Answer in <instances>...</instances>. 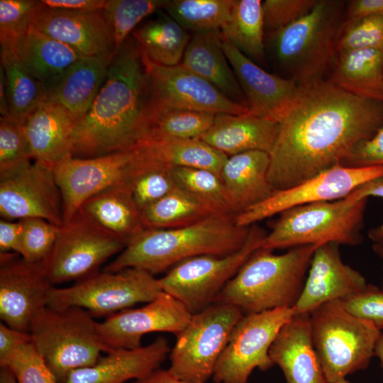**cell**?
Returning <instances> with one entry per match:
<instances>
[{
	"instance_id": "obj_1",
	"label": "cell",
	"mask_w": 383,
	"mask_h": 383,
	"mask_svg": "<svg viewBox=\"0 0 383 383\" xmlns=\"http://www.w3.org/2000/svg\"><path fill=\"white\" fill-rule=\"evenodd\" d=\"M383 126V102L343 91L328 79L301 86L279 122L268 179L282 190L341 165Z\"/></svg>"
},
{
	"instance_id": "obj_2",
	"label": "cell",
	"mask_w": 383,
	"mask_h": 383,
	"mask_svg": "<svg viewBox=\"0 0 383 383\" xmlns=\"http://www.w3.org/2000/svg\"><path fill=\"white\" fill-rule=\"evenodd\" d=\"M149 104L143 57L129 35L112 57L102 86L76 126L72 157H94L138 147L149 133Z\"/></svg>"
},
{
	"instance_id": "obj_3",
	"label": "cell",
	"mask_w": 383,
	"mask_h": 383,
	"mask_svg": "<svg viewBox=\"0 0 383 383\" xmlns=\"http://www.w3.org/2000/svg\"><path fill=\"white\" fill-rule=\"evenodd\" d=\"M235 217L215 214L184 227L145 229L127 244L104 272L133 267L155 274L188 258L233 253L245 243L250 227L238 226Z\"/></svg>"
},
{
	"instance_id": "obj_4",
	"label": "cell",
	"mask_w": 383,
	"mask_h": 383,
	"mask_svg": "<svg viewBox=\"0 0 383 383\" xmlns=\"http://www.w3.org/2000/svg\"><path fill=\"white\" fill-rule=\"evenodd\" d=\"M321 244L290 248L276 255L259 248L226 284L213 303L238 307L243 313L293 308L304 288L314 251Z\"/></svg>"
},
{
	"instance_id": "obj_5",
	"label": "cell",
	"mask_w": 383,
	"mask_h": 383,
	"mask_svg": "<svg viewBox=\"0 0 383 383\" xmlns=\"http://www.w3.org/2000/svg\"><path fill=\"white\" fill-rule=\"evenodd\" d=\"M345 6L342 0H317L300 19L267 33L268 49L284 77L299 86L326 79L337 58L336 36Z\"/></svg>"
},
{
	"instance_id": "obj_6",
	"label": "cell",
	"mask_w": 383,
	"mask_h": 383,
	"mask_svg": "<svg viewBox=\"0 0 383 383\" xmlns=\"http://www.w3.org/2000/svg\"><path fill=\"white\" fill-rule=\"evenodd\" d=\"M28 332L58 383L72 372L94 365L104 352L97 322L79 307L45 306L33 316Z\"/></svg>"
},
{
	"instance_id": "obj_7",
	"label": "cell",
	"mask_w": 383,
	"mask_h": 383,
	"mask_svg": "<svg viewBox=\"0 0 383 383\" xmlns=\"http://www.w3.org/2000/svg\"><path fill=\"white\" fill-rule=\"evenodd\" d=\"M309 314L313 345L328 383L369 366L380 330L348 312L339 300L321 304Z\"/></svg>"
},
{
	"instance_id": "obj_8",
	"label": "cell",
	"mask_w": 383,
	"mask_h": 383,
	"mask_svg": "<svg viewBox=\"0 0 383 383\" xmlns=\"http://www.w3.org/2000/svg\"><path fill=\"white\" fill-rule=\"evenodd\" d=\"M367 200L350 203L344 198L289 209L279 213L261 248L274 250L328 242L357 245L362 242Z\"/></svg>"
},
{
	"instance_id": "obj_9",
	"label": "cell",
	"mask_w": 383,
	"mask_h": 383,
	"mask_svg": "<svg viewBox=\"0 0 383 383\" xmlns=\"http://www.w3.org/2000/svg\"><path fill=\"white\" fill-rule=\"evenodd\" d=\"M243 316L238 307L216 302L192 314L170 350V372L186 382L206 383Z\"/></svg>"
},
{
	"instance_id": "obj_10",
	"label": "cell",
	"mask_w": 383,
	"mask_h": 383,
	"mask_svg": "<svg viewBox=\"0 0 383 383\" xmlns=\"http://www.w3.org/2000/svg\"><path fill=\"white\" fill-rule=\"evenodd\" d=\"M148 271L126 268L96 272L65 288L52 289L48 306L79 307L94 316H109L139 303H148L163 291L160 279Z\"/></svg>"
},
{
	"instance_id": "obj_11",
	"label": "cell",
	"mask_w": 383,
	"mask_h": 383,
	"mask_svg": "<svg viewBox=\"0 0 383 383\" xmlns=\"http://www.w3.org/2000/svg\"><path fill=\"white\" fill-rule=\"evenodd\" d=\"M267 234L254 224L238 251L224 256L200 255L177 263L160 279L162 291L180 301L192 314L204 309L213 304L226 284L262 247Z\"/></svg>"
},
{
	"instance_id": "obj_12",
	"label": "cell",
	"mask_w": 383,
	"mask_h": 383,
	"mask_svg": "<svg viewBox=\"0 0 383 383\" xmlns=\"http://www.w3.org/2000/svg\"><path fill=\"white\" fill-rule=\"evenodd\" d=\"M126 245L123 239L78 211L60 227L52 251L43 260L46 273L53 285L79 281L97 272L107 259Z\"/></svg>"
},
{
	"instance_id": "obj_13",
	"label": "cell",
	"mask_w": 383,
	"mask_h": 383,
	"mask_svg": "<svg viewBox=\"0 0 383 383\" xmlns=\"http://www.w3.org/2000/svg\"><path fill=\"white\" fill-rule=\"evenodd\" d=\"M292 308L248 313L233 328L212 376L214 383H247L252 372L274 365L270 348L282 327L294 316Z\"/></svg>"
},
{
	"instance_id": "obj_14",
	"label": "cell",
	"mask_w": 383,
	"mask_h": 383,
	"mask_svg": "<svg viewBox=\"0 0 383 383\" xmlns=\"http://www.w3.org/2000/svg\"><path fill=\"white\" fill-rule=\"evenodd\" d=\"M143 57L148 77L150 123L155 115L170 109L213 114L249 113L247 106L229 99L181 64L163 66L151 62L143 55Z\"/></svg>"
},
{
	"instance_id": "obj_15",
	"label": "cell",
	"mask_w": 383,
	"mask_h": 383,
	"mask_svg": "<svg viewBox=\"0 0 383 383\" xmlns=\"http://www.w3.org/2000/svg\"><path fill=\"white\" fill-rule=\"evenodd\" d=\"M381 177L383 165L351 168L339 165L296 186L274 191L267 199L235 216V222L250 227L293 207L344 199L359 186Z\"/></svg>"
},
{
	"instance_id": "obj_16",
	"label": "cell",
	"mask_w": 383,
	"mask_h": 383,
	"mask_svg": "<svg viewBox=\"0 0 383 383\" xmlns=\"http://www.w3.org/2000/svg\"><path fill=\"white\" fill-rule=\"evenodd\" d=\"M0 216L9 221L39 218L62 226L63 201L52 170L30 161L0 173Z\"/></svg>"
},
{
	"instance_id": "obj_17",
	"label": "cell",
	"mask_w": 383,
	"mask_h": 383,
	"mask_svg": "<svg viewBox=\"0 0 383 383\" xmlns=\"http://www.w3.org/2000/svg\"><path fill=\"white\" fill-rule=\"evenodd\" d=\"M139 150L140 145L99 157H70L56 164L52 170L62 197L64 223L92 196L125 183Z\"/></svg>"
},
{
	"instance_id": "obj_18",
	"label": "cell",
	"mask_w": 383,
	"mask_h": 383,
	"mask_svg": "<svg viewBox=\"0 0 383 383\" xmlns=\"http://www.w3.org/2000/svg\"><path fill=\"white\" fill-rule=\"evenodd\" d=\"M53 288L43 261L0 253V318L8 326L28 332L33 316L48 306Z\"/></svg>"
},
{
	"instance_id": "obj_19",
	"label": "cell",
	"mask_w": 383,
	"mask_h": 383,
	"mask_svg": "<svg viewBox=\"0 0 383 383\" xmlns=\"http://www.w3.org/2000/svg\"><path fill=\"white\" fill-rule=\"evenodd\" d=\"M192 313L178 300L162 292L152 301L137 309H127L97 323L104 352L135 349L142 346V337L152 332L178 335L189 323Z\"/></svg>"
},
{
	"instance_id": "obj_20",
	"label": "cell",
	"mask_w": 383,
	"mask_h": 383,
	"mask_svg": "<svg viewBox=\"0 0 383 383\" xmlns=\"http://www.w3.org/2000/svg\"><path fill=\"white\" fill-rule=\"evenodd\" d=\"M30 27L84 57L111 58L116 51L113 30L103 10L74 11L51 9L42 3L33 13Z\"/></svg>"
},
{
	"instance_id": "obj_21",
	"label": "cell",
	"mask_w": 383,
	"mask_h": 383,
	"mask_svg": "<svg viewBox=\"0 0 383 383\" xmlns=\"http://www.w3.org/2000/svg\"><path fill=\"white\" fill-rule=\"evenodd\" d=\"M221 45L244 94L249 113L279 123L301 86L264 70L228 42L221 32Z\"/></svg>"
},
{
	"instance_id": "obj_22",
	"label": "cell",
	"mask_w": 383,
	"mask_h": 383,
	"mask_svg": "<svg viewBox=\"0 0 383 383\" xmlns=\"http://www.w3.org/2000/svg\"><path fill=\"white\" fill-rule=\"evenodd\" d=\"M337 243L318 246L313 255L301 294L292 308L294 314L311 312L318 306L364 289L363 275L345 264Z\"/></svg>"
},
{
	"instance_id": "obj_23",
	"label": "cell",
	"mask_w": 383,
	"mask_h": 383,
	"mask_svg": "<svg viewBox=\"0 0 383 383\" xmlns=\"http://www.w3.org/2000/svg\"><path fill=\"white\" fill-rule=\"evenodd\" d=\"M171 348L165 337L135 349H115L89 367L72 372L64 383H124L160 368Z\"/></svg>"
},
{
	"instance_id": "obj_24",
	"label": "cell",
	"mask_w": 383,
	"mask_h": 383,
	"mask_svg": "<svg viewBox=\"0 0 383 383\" xmlns=\"http://www.w3.org/2000/svg\"><path fill=\"white\" fill-rule=\"evenodd\" d=\"M269 355L286 383H328L313 345L309 313L294 314L279 331Z\"/></svg>"
},
{
	"instance_id": "obj_25",
	"label": "cell",
	"mask_w": 383,
	"mask_h": 383,
	"mask_svg": "<svg viewBox=\"0 0 383 383\" xmlns=\"http://www.w3.org/2000/svg\"><path fill=\"white\" fill-rule=\"evenodd\" d=\"M77 121L62 106L45 101L25 122L32 160L50 168L72 157Z\"/></svg>"
},
{
	"instance_id": "obj_26",
	"label": "cell",
	"mask_w": 383,
	"mask_h": 383,
	"mask_svg": "<svg viewBox=\"0 0 383 383\" xmlns=\"http://www.w3.org/2000/svg\"><path fill=\"white\" fill-rule=\"evenodd\" d=\"M111 58L84 57L75 61L44 84L46 100L62 106L78 123L102 86Z\"/></svg>"
},
{
	"instance_id": "obj_27",
	"label": "cell",
	"mask_w": 383,
	"mask_h": 383,
	"mask_svg": "<svg viewBox=\"0 0 383 383\" xmlns=\"http://www.w3.org/2000/svg\"><path fill=\"white\" fill-rule=\"evenodd\" d=\"M279 131V123L245 114H216L213 125L199 138L228 157L260 150L270 153Z\"/></svg>"
},
{
	"instance_id": "obj_28",
	"label": "cell",
	"mask_w": 383,
	"mask_h": 383,
	"mask_svg": "<svg viewBox=\"0 0 383 383\" xmlns=\"http://www.w3.org/2000/svg\"><path fill=\"white\" fill-rule=\"evenodd\" d=\"M270 153L252 150L228 156L220 176L235 216L270 197L275 191L268 179Z\"/></svg>"
},
{
	"instance_id": "obj_29",
	"label": "cell",
	"mask_w": 383,
	"mask_h": 383,
	"mask_svg": "<svg viewBox=\"0 0 383 383\" xmlns=\"http://www.w3.org/2000/svg\"><path fill=\"white\" fill-rule=\"evenodd\" d=\"M127 244L145 229L143 212L125 183L110 187L88 199L78 211Z\"/></svg>"
},
{
	"instance_id": "obj_30",
	"label": "cell",
	"mask_w": 383,
	"mask_h": 383,
	"mask_svg": "<svg viewBox=\"0 0 383 383\" xmlns=\"http://www.w3.org/2000/svg\"><path fill=\"white\" fill-rule=\"evenodd\" d=\"M181 65L229 99L248 107L237 77L221 48V31L194 33Z\"/></svg>"
},
{
	"instance_id": "obj_31",
	"label": "cell",
	"mask_w": 383,
	"mask_h": 383,
	"mask_svg": "<svg viewBox=\"0 0 383 383\" xmlns=\"http://www.w3.org/2000/svg\"><path fill=\"white\" fill-rule=\"evenodd\" d=\"M327 79L350 94L383 102V49L338 52Z\"/></svg>"
},
{
	"instance_id": "obj_32",
	"label": "cell",
	"mask_w": 383,
	"mask_h": 383,
	"mask_svg": "<svg viewBox=\"0 0 383 383\" xmlns=\"http://www.w3.org/2000/svg\"><path fill=\"white\" fill-rule=\"evenodd\" d=\"M11 48L29 72L43 84L84 57L68 45L31 27Z\"/></svg>"
},
{
	"instance_id": "obj_33",
	"label": "cell",
	"mask_w": 383,
	"mask_h": 383,
	"mask_svg": "<svg viewBox=\"0 0 383 383\" xmlns=\"http://www.w3.org/2000/svg\"><path fill=\"white\" fill-rule=\"evenodd\" d=\"M133 30L131 35L142 54L151 62L163 66L179 65L190 40L187 30L166 12Z\"/></svg>"
},
{
	"instance_id": "obj_34",
	"label": "cell",
	"mask_w": 383,
	"mask_h": 383,
	"mask_svg": "<svg viewBox=\"0 0 383 383\" xmlns=\"http://www.w3.org/2000/svg\"><path fill=\"white\" fill-rule=\"evenodd\" d=\"M262 1L233 0L223 36L258 65L265 64V28Z\"/></svg>"
},
{
	"instance_id": "obj_35",
	"label": "cell",
	"mask_w": 383,
	"mask_h": 383,
	"mask_svg": "<svg viewBox=\"0 0 383 383\" xmlns=\"http://www.w3.org/2000/svg\"><path fill=\"white\" fill-rule=\"evenodd\" d=\"M11 117L25 123L29 116L46 101L45 84L24 67L14 50L1 45Z\"/></svg>"
},
{
	"instance_id": "obj_36",
	"label": "cell",
	"mask_w": 383,
	"mask_h": 383,
	"mask_svg": "<svg viewBox=\"0 0 383 383\" xmlns=\"http://www.w3.org/2000/svg\"><path fill=\"white\" fill-rule=\"evenodd\" d=\"M126 184L142 212L176 187L172 166L155 156L143 144L140 145Z\"/></svg>"
},
{
	"instance_id": "obj_37",
	"label": "cell",
	"mask_w": 383,
	"mask_h": 383,
	"mask_svg": "<svg viewBox=\"0 0 383 383\" xmlns=\"http://www.w3.org/2000/svg\"><path fill=\"white\" fill-rule=\"evenodd\" d=\"M219 214L204 201L175 187L143 211L147 228L170 229L187 226Z\"/></svg>"
},
{
	"instance_id": "obj_38",
	"label": "cell",
	"mask_w": 383,
	"mask_h": 383,
	"mask_svg": "<svg viewBox=\"0 0 383 383\" xmlns=\"http://www.w3.org/2000/svg\"><path fill=\"white\" fill-rule=\"evenodd\" d=\"M141 144L172 167L204 169L219 174L228 157L199 138H167Z\"/></svg>"
},
{
	"instance_id": "obj_39",
	"label": "cell",
	"mask_w": 383,
	"mask_h": 383,
	"mask_svg": "<svg viewBox=\"0 0 383 383\" xmlns=\"http://www.w3.org/2000/svg\"><path fill=\"white\" fill-rule=\"evenodd\" d=\"M233 0H173L163 10L194 33L221 31L228 21Z\"/></svg>"
},
{
	"instance_id": "obj_40",
	"label": "cell",
	"mask_w": 383,
	"mask_h": 383,
	"mask_svg": "<svg viewBox=\"0 0 383 383\" xmlns=\"http://www.w3.org/2000/svg\"><path fill=\"white\" fill-rule=\"evenodd\" d=\"M216 114L185 109H170L152 119L145 141L167 138H199L213 123Z\"/></svg>"
},
{
	"instance_id": "obj_41",
	"label": "cell",
	"mask_w": 383,
	"mask_h": 383,
	"mask_svg": "<svg viewBox=\"0 0 383 383\" xmlns=\"http://www.w3.org/2000/svg\"><path fill=\"white\" fill-rule=\"evenodd\" d=\"M172 174L177 187L204 201L219 214L235 215L219 174L184 167H172Z\"/></svg>"
},
{
	"instance_id": "obj_42",
	"label": "cell",
	"mask_w": 383,
	"mask_h": 383,
	"mask_svg": "<svg viewBox=\"0 0 383 383\" xmlns=\"http://www.w3.org/2000/svg\"><path fill=\"white\" fill-rule=\"evenodd\" d=\"M170 0H108L103 13L112 28L116 50L148 16L164 9Z\"/></svg>"
},
{
	"instance_id": "obj_43",
	"label": "cell",
	"mask_w": 383,
	"mask_h": 383,
	"mask_svg": "<svg viewBox=\"0 0 383 383\" xmlns=\"http://www.w3.org/2000/svg\"><path fill=\"white\" fill-rule=\"evenodd\" d=\"M336 50L383 49V13L343 19L336 36Z\"/></svg>"
},
{
	"instance_id": "obj_44",
	"label": "cell",
	"mask_w": 383,
	"mask_h": 383,
	"mask_svg": "<svg viewBox=\"0 0 383 383\" xmlns=\"http://www.w3.org/2000/svg\"><path fill=\"white\" fill-rule=\"evenodd\" d=\"M25 123L12 118H0V173L33 161Z\"/></svg>"
},
{
	"instance_id": "obj_45",
	"label": "cell",
	"mask_w": 383,
	"mask_h": 383,
	"mask_svg": "<svg viewBox=\"0 0 383 383\" xmlns=\"http://www.w3.org/2000/svg\"><path fill=\"white\" fill-rule=\"evenodd\" d=\"M19 221L22 225L19 255L30 262L45 260L55 244L61 226L39 218H28Z\"/></svg>"
},
{
	"instance_id": "obj_46",
	"label": "cell",
	"mask_w": 383,
	"mask_h": 383,
	"mask_svg": "<svg viewBox=\"0 0 383 383\" xmlns=\"http://www.w3.org/2000/svg\"><path fill=\"white\" fill-rule=\"evenodd\" d=\"M41 1H0L1 45L13 47L30 27L34 11L40 6Z\"/></svg>"
},
{
	"instance_id": "obj_47",
	"label": "cell",
	"mask_w": 383,
	"mask_h": 383,
	"mask_svg": "<svg viewBox=\"0 0 383 383\" xmlns=\"http://www.w3.org/2000/svg\"><path fill=\"white\" fill-rule=\"evenodd\" d=\"M18 383H58L33 341L24 346L5 366Z\"/></svg>"
},
{
	"instance_id": "obj_48",
	"label": "cell",
	"mask_w": 383,
	"mask_h": 383,
	"mask_svg": "<svg viewBox=\"0 0 383 383\" xmlns=\"http://www.w3.org/2000/svg\"><path fill=\"white\" fill-rule=\"evenodd\" d=\"M317 0H265L262 2L265 31L284 28L306 15Z\"/></svg>"
},
{
	"instance_id": "obj_49",
	"label": "cell",
	"mask_w": 383,
	"mask_h": 383,
	"mask_svg": "<svg viewBox=\"0 0 383 383\" xmlns=\"http://www.w3.org/2000/svg\"><path fill=\"white\" fill-rule=\"evenodd\" d=\"M350 313L383 331V289L372 284L339 300Z\"/></svg>"
},
{
	"instance_id": "obj_50",
	"label": "cell",
	"mask_w": 383,
	"mask_h": 383,
	"mask_svg": "<svg viewBox=\"0 0 383 383\" xmlns=\"http://www.w3.org/2000/svg\"><path fill=\"white\" fill-rule=\"evenodd\" d=\"M341 165L351 168L383 165V126L371 138L358 142Z\"/></svg>"
},
{
	"instance_id": "obj_51",
	"label": "cell",
	"mask_w": 383,
	"mask_h": 383,
	"mask_svg": "<svg viewBox=\"0 0 383 383\" xmlns=\"http://www.w3.org/2000/svg\"><path fill=\"white\" fill-rule=\"evenodd\" d=\"M32 342L29 332L0 323V367H4L24 346Z\"/></svg>"
},
{
	"instance_id": "obj_52",
	"label": "cell",
	"mask_w": 383,
	"mask_h": 383,
	"mask_svg": "<svg viewBox=\"0 0 383 383\" xmlns=\"http://www.w3.org/2000/svg\"><path fill=\"white\" fill-rule=\"evenodd\" d=\"M370 196L383 198V177L359 186L345 199L350 203H355ZM368 235L374 243H383V224L370 229Z\"/></svg>"
},
{
	"instance_id": "obj_53",
	"label": "cell",
	"mask_w": 383,
	"mask_h": 383,
	"mask_svg": "<svg viewBox=\"0 0 383 383\" xmlns=\"http://www.w3.org/2000/svg\"><path fill=\"white\" fill-rule=\"evenodd\" d=\"M22 241V225L20 221H0V251L20 254Z\"/></svg>"
},
{
	"instance_id": "obj_54",
	"label": "cell",
	"mask_w": 383,
	"mask_h": 383,
	"mask_svg": "<svg viewBox=\"0 0 383 383\" xmlns=\"http://www.w3.org/2000/svg\"><path fill=\"white\" fill-rule=\"evenodd\" d=\"M382 13L383 0H352L346 1L345 18H358Z\"/></svg>"
},
{
	"instance_id": "obj_55",
	"label": "cell",
	"mask_w": 383,
	"mask_h": 383,
	"mask_svg": "<svg viewBox=\"0 0 383 383\" xmlns=\"http://www.w3.org/2000/svg\"><path fill=\"white\" fill-rule=\"evenodd\" d=\"M42 3L51 9L74 11L91 12L103 10L104 0H42Z\"/></svg>"
},
{
	"instance_id": "obj_56",
	"label": "cell",
	"mask_w": 383,
	"mask_h": 383,
	"mask_svg": "<svg viewBox=\"0 0 383 383\" xmlns=\"http://www.w3.org/2000/svg\"><path fill=\"white\" fill-rule=\"evenodd\" d=\"M132 383H193L175 377L169 370L158 368Z\"/></svg>"
},
{
	"instance_id": "obj_57",
	"label": "cell",
	"mask_w": 383,
	"mask_h": 383,
	"mask_svg": "<svg viewBox=\"0 0 383 383\" xmlns=\"http://www.w3.org/2000/svg\"><path fill=\"white\" fill-rule=\"evenodd\" d=\"M0 112L1 117H11V110L7 94L4 73L0 66Z\"/></svg>"
},
{
	"instance_id": "obj_58",
	"label": "cell",
	"mask_w": 383,
	"mask_h": 383,
	"mask_svg": "<svg viewBox=\"0 0 383 383\" xmlns=\"http://www.w3.org/2000/svg\"><path fill=\"white\" fill-rule=\"evenodd\" d=\"M0 383H18V382L11 369L1 367Z\"/></svg>"
},
{
	"instance_id": "obj_59",
	"label": "cell",
	"mask_w": 383,
	"mask_h": 383,
	"mask_svg": "<svg viewBox=\"0 0 383 383\" xmlns=\"http://www.w3.org/2000/svg\"><path fill=\"white\" fill-rule=\"evenodd\" d=\"M374 355L379 360L383 370V331H382L375 345Z\"/></svg>"
},
{
	"instance_id": "obj_60",
	"label": "cell",
	"mask_w": 383,
	"mask_h": 383,
	"mask_svg": "<svg viewBox=\"0 0 383 383\" xmlns=\"http://www.w3.org/2000/svg\"><path fill=\"white\" fill-rule=\"evenodd\" d=\"M372 248L374 251L380 257L383 262V243H374ZM382 289H383V282Z\"/></svg>"
},
{
	"instance_id": "obj_61",
	"label": "cell",
	"mask_w": 383,
	"mask_h": 383,
	"mask_svg": "<svg viewBox=\"0 0 383 383\" xmlns=\"http://www.w3.org/2000/svg\"><path fill=\"white\" fill-rule=\"evenodd\" d=\"M334 383H350V382L348 380H346V379H344L335 382Z\"/></svg>"
}]
</instances>
